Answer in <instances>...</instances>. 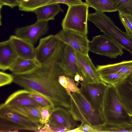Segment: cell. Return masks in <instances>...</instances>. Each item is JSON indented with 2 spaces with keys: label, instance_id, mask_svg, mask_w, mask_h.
<instances>
[{
  "label": "cell",
  "instance_id": "obj_1",
  "mask_svg": "<svg viewBox=\"0 0 132 132\" xmlns=\"http://www.w3.org/2000/svg\"><path fill=\"white\" fill-rule=\"evenodd\" d=\"M65 46L64 43L59 40L53 54L45 62L28 72L12 74L13 82L16 84L46 97L55 107L69 110L70 96L58 81L59 76L65 72L62 65Z\"/></svg>",
  "mask_w": 132,
  "mask_h": 132
},
{
  "label": "cell",
  "instance_id": "obj_2",
  "mask_svg": "<svg viewBox=\"0 0 132 132\" xmlns=\"http://www.w3.org/2000/svg\"><path fill=\"white\" fill-rule=\"evenodd\" d=\"M100 112L107 124H118L132 122V117L121 103L115 86L113 85L108 84Z\"/></svg>",
  "mask_w": 132,
  "mask_h": 132
},
{
  "label": "cell",
  "instance_id": "obj_3",
  "mask_svg": "<svg viewBox=\"0 0 132 132\" xmlns=\"http://www.w3.org/2000/svg\"><path fill=\"white\" fill-rule=\"evenodd\" d=\"M70 107L69 111L76 121L91 125H104L105 121L100 112L95 110L82 91L71 92Z\"/></svg>",
  "mask_w": 132,
  "mask_h": 132
},
{
  "label": "cell",
  "instance_id": "obj_4",
  "mask_svg": "<svg viewBox=\"0 0 132 132\" xmlns=\"http://www.w3.org/2000/svg\"><path fill=\"white\" fill-rule=\"evenodd\" d=\"M88 20L132 55V37L119 29L103 12L96 11L95 13L89 14Z\"/></svg>",
  "mask_w": 132,
  "mask_h": 132
},
{
  "label": "cell",
  "instance_id": "obj_5",
  "mask_svg": "<svg viewBox=\"0 0 132 132\" xmlns=\"http://www.w3.org/2000/svg\"><path fill=\"white\" fill-rule=\"evenodd\" d=\"M89 6L86 2L69 6L61 25L63 29L72 30L87 35Z\"/></svg>",
  "mask_w": 132,
  "mask_h": 132
},
{
  "label": "cell",
  "instance_id": "obj_6",
  "mask_svg": "<svg viewBox=\"0 0 132 132\" xmlns=\"http://www.w3.org/2000/svg\"><path fill=\"white\" fill-rule=\"evenodd\" d=\"M123 48L110 37L104 34L94 37L89 42V51L111 58L123 54Z\"/></svg>",
  "mask_w": 132,
  "mask_h": 132
},
{
  "label": "cell",
  "instance_id": "obj_7",
  "mask_svg": "<svg viewBox=\"0 0 132 132\" xmlns=\"http://www.w3.org/2000/svg\"><path fill=\"white\" fill-rule=\"evenodd\" d=\"M54 35L57 39L71 47L75 51L89 56L90 41L86 35L71 30L63 29Z\"/></svg>",
  "mask_w": 132,
  "mask_h": 132
},
{
  "label": "cell",
  "instance_id": "obj_8",
  "mask_svg": "<svg viewBox=\"0 0 132 132\" xmlns=\"http://www.w3.org/2000/svg\"><path fill=\"white\" fill-rule=\"evenodd\" d=\"M48 29V21L37 20L31 25L16 28L15 34L34 45L40 38L47 33Z\"/></svg>",
  "mask_w": 132,
  "mask_h": 132
},
{
  "label": "cell",
  "instance_id": "obj_9",
  "mask_svg": "<svg viewBox=\"0 0 132 132\" xmlns=\"http://www.w3.org/2000/svg\"><path fill=\"white\" fill-rule=\"evenodd\" d=\"M81 91L96 111L100 112L104 96L108 84L101 81L96 84H88L81 81Z\"/></svg>",
  "mask_w": 132,
  "mask_h": 132
},
{
  "label": "cell",
  "instance_id": "obj_10",
  "mask_svg": "<svg viewBox=\"0 0 132 132\" xmlns=\"http://www.w3.org/2000/svg\"><path fill=\"white\" fill-rule=\"evenodd\" d=\"M0 116L9 120L19 130L38 132L44 125L35 122L0 105Z\"/></svg>",
  "mask_w": 132,
  "mask_h": 132
},
{
  "label": "cell",
  "instance_id": "obj_11",
  "mask_svg": "<svg viewBox=\"0 0 132 132\" xmlns=\"http://www.w3.org/2000/svg\"><path fill=\"white\" fill-rule=\"evenodd\" d=\"M77 64L84 81L88 84H96L101 81L97 68L89 56L75 51Z\"/></svg>",
  "mask_w": 132,
  "mask_h": 132
},
{
  "label": "cell",
  "instance_id": "obj_12",
  "mask_svg": "<svg viewBox=\"0 0 132 132\" xmlns=\"http://www.w3.org/2000/svg\"><path fill=\"white\" fill-rule=\"evenodd\" d=\"M48 123L51 130L54 128L62 127L68 131L79 126L69 110L60 107H56L52 109Z\"/></svg>",
  "mask_w": 132,
  "mask_h": 132
},
{
  "label": "cell",
  "instance_id": "obj_13",
  "mask_svg": "<svg viewBox=\"0 0 132 132\" xmlns=\"http://www.w3.org/2000/svg\"><path fill=\"white\" fill-rule=\"evenodd\" d=\"M59 40L55 35H50L41 38L35 48V59L41 64L48 60L55 50Z\"/></svg>",
  "mask_w": 132,
  "mask_h": 132
},
{
  "label": "cell",
  "instance_id": "obj_14",
  "mask_svg": "<svg viewBox=\"0 0 132 132\" xmlns=\"http://www.w3.org/2000/svg\"><path fill=\"white\" fill-rule=\"evenodd\" d=\"M114 86L121 103L132 117V73Z\"/></svg>",
  "mask_w": 132,
  "mask_h": 132
},
{
  "label": "cell",
  "instance_id": "obj_15",
  "mask_svg": "<svg viewBox=\"0 0 132 132\" xmlns=\"http://www.w3.org/2000/svg\"><path fill=\"white\" fill-rule=\"evenodd\" d=\"M31 91L26 89L18 90L11 94L1 105L12 106H43L30 96Z\"/></svg>",
  "mask_w": 132,
  "mask_h": 132
},
{
  "label": "cell",
  "instance_id": "obj_16",
  "mask_svg": "<svg viewBox=\"0 0 132 132\" xmlns=\"http://www.w3.org/2000/svg\"><path fill=\"white\" fill-rule=\"evenodd\" d=\"M18 56L11 40L9 39L0 43V69H9Z\"/></svg>",
  "mask_w": 132,
  "mask_h": 132
},
{
  "label": "cell",
  "instance_id": "obj_17",
  "mask_svg": "<svg viewBox=\"0 0 132 132\" xmlns=\"http://www.w3.org/2000/svg\"><path fill=\"white\" fill-rule=\"evenodd\" d=\"M62 65L67 76L74 78L76 75L79 74L82 77L77 64L75 51L66 44L63 54Z\"/></svg>",
  "mask_w": 132,
  "mask_h": 132
},
{
  "label": "cell",
  "instance_id": "obj_18",
  "mask_svg": "<svg viewBox=\"0 0 132 132\" xmlns=\"http://www.w3.org/2000/svg\"><path fill=\"white\" fill-rule=\"evenodd\" d=\"M9 39L12 42L19 57L35 59V48L34 45L15 35L10 36Z\"/></svg>",
  "mask_w": 132,
  "mask_h": 132
},
{
  "label": "cell",
  "instance_id": "obj_19",
  "mask_svg": "<svg viewBox=\"0 0 132 132\" xmlns=\"http://www.w3.org/2000/svg\"><path fill=\"white\" fill-rule=\"evenodd\" d=\"M99 74L116 72L128 75L132 73V60L102 65L97 66Z\"/></svg>",
  "mask_w": 132,
  "mask_h": 132
},
{
  "label": "cell",
  "instance_id": "obj_20",
  "mask_svg": "<svg viewBox=\"0 0 132 132\" xmlns=\"http://www.w3.org/2000/svg\"><path fill=\"white\" fill-rule=\"evenodd\" d=\"M59 4H46L35 9L34 12L36 15L37 20L48 21L54 20L57 15L61 11L63 12Z\"/></svg>",
  "mask_w": 132,
  "mask_h": 132
},
{
  "label": "cell",
  "instance_id": "obj_21",
  "mask_svg": "<svg viewBox=\"0 0 132 132\" xmlns=\"http://www.w3.org/2000/svg\"><path fill=\"white\" fill-rule=\"evenodd\" d=\"M5 106L8 109L16 112L33 121L42 124V117L40 111V108L42 106Z\"/></svg>",
  "mask_w": 132,
  "mask_h": 132
},
{
  "label": "cell",
  "instance_id": "obj_22",
  "mask_svg": "<svg viewBox=\"0 0 132 132\" xmlns=\"http://www.w3.org/2000/svg\"><path fill=\"white\" fill-rule=\"evenodd\" d=\"M40 64L35 59H26L18 57L9 70L12 74H23L31 71Z\"/></svg>",
  "mask_w": 132,
  "mask_h": 132
},
{
  "label": "cell",
  "instance_id": "obj_23",
  "mask_svg": "<svg viewBox=\"0 0 132 132\" xmlns=\"http://www.w3.org/2000/svg\"><path fill=\"white\" fill-rule=\"evenodd\" d=\"M89 7L102 12L117 11L116 0H85Z\"/></svg>",
  "mask_w": 132,
  "mask_h": 132
},
{
  "label": "cell",
  "instance_id": "obj_24",
  "mask_svg": "<svg viewBox=\"0 0 132 132\" xmlns=\"http://www.w3.org/2000/svg\"><path fill=\"white\" fill-rule=\"evenodd\" d=\"M58 81L68 94L71 92L79 93L81 91L76 84L74 78L66 75L65 72L59 76Z\"/></svg>",
  "mask_w": 132,
  "mask_h": 132
},
{
  "label": "cell",
  "instance_id": "obj_25",
  "mask_svg": "<svg viewBox=\"0 0 132 132\" xmlns=\"http://www.w3.org/2000/svg\"><path fill=\"white\" fill-rule=\"evenodd\" d=\"M52 0H29L26 2L20 1L18 6L20 10L26 12H34L36 9L47 4Z\"/></svg>",
  "mask_w": 132,
  "mask_h": 132
},
{
  "label": "cell",
  "instance_id": "obj_26",
  "mask_svg": "<svg viewBox=\"0 0 132 132\" xmlns=\"http://www.w3.org/2000/svg\"><path fill=\"white\" fill-rule=\"evenodd\" d=\"M128 75L116 72L100 75L101 81L114 86L122 81Z\"/></svg>",
  "mask_w": 132,
  "mask_h": 132
},
{
  "label": "cell",
  "instance_id": "obj_27",
  "mask_svg": "<svg viewBox=\"0 0 132 132\" xmlns=\"http://www.w3.org/2000/svg\"><path fill=\"white\" fill-rule=\"evenodd\" d=\"M102 132H132V122L118 124L105 123L102 126Z\"/></svg>",
  "mask_w": 132,
  "mask_h": 132
},
{
  "label": "cell",
  "instance_id": "obj_28",
  "mask_svg": "<svg viewBox=\"0 0 132 132\" xmlns=\"http://www.w3.org/2000/svg\"><path fill=\"white\" fill-rule=\"evenodd\" d=\"M117 11L132 15V0H116Z\"/></svg>",
  "mask_w": 132,
  "mask_h": 132
},
{
  "label": "cell",
  "instance_id": "obj_29",
  "mask_svg": "<svg viewBox=\"0 0 132 132\" xmlns=\"http://www.w3.org/2000/svg\"><path fill=\"white\" fill-rule=\"evenodd\" d=\"M119 15L126 32L132 37V15L120 12H119Z\"/></svg>",
  "mask_w": 132,
  "mask_h": 132
},
{
  "label": "cell",
  "instance_id": "obj_30",
  "mask_svg": "<svg viewBox=\"0 0 132 132\" xmlns=\"http://www.w3.org/2000/svg\"><path fill=\"white\" fill-rule=\"evenodd\" d=\"M30 96L43 106L53 109L55 107L52 102L46 97L37 93L31 92Z\"/></svg>",
  "mask_w": 132,
  "mask_h": 132
},
{
  "label": "cell",
  "instance_id": "obj_31",
  "mask_svg": "<svg viewBox=\"0 0 132 132\" xmlns=\"http://www.w3.org/2000/svg\"><path fill=\"white\" fill-rule=\"evenodd\" d=\"M103 125L93 126L81 123L79 127L82 132H102V126Z\"/></svg>",
  "mask_w": 132,
  "mask_h": 132
},
{
  "label": "cell",
  "instance_id": "obj_32",
  "mask_svg": "<svg viewBox=\"0 0 132 132\" xmlns=\"http://www.w3.org/2000/svg\"><path fill=\"white\" fill-rule=\"evenodd\" d=\"M52 109L46 107H41L40 111L42 124L44 125L49 122Z\"/></svg>",
  "mask_w": 132,
  "mask_h": 132
},
{
  "label": "cell",
  "instance_id": "obj_33",
  "mask_svg": "<svg viewBox=\"0 0 132 132\" xmlns=\"http://www.w3.org/2000/svg\"><path fill=\"white\" fill-rule=\"evenodd\" d=\"M14 78L12 74H10L3 71L0 72V86L10 84L13 82Z\"/></svg>",
  "mask_w": 132,
  "mask_h": 132
},
{
  "label": "cell",
  "instance_id": "obj_34",
  "mask_svg": "<svg viewBox=\"0 0 132 132\" xmlns=\"http://www.w3.org/2000/svg\"><path fill=\"white\" fill-rule=\"evenodd\" d=\"M84 3L81 0H52L47 4L55 3H61L66 4L69 7L73 5L82 4Z\"/></svg>",
  "mask_w": 132,
  "mask_h": 132
},
{
  "label": "cell",
  "instance_id": "obj_35",
  "mask_svg": "<svg viewBox=\"0 0 132 132\" xmlns=\"http://www.w3.org/2000/svg\"><path fill=\"white\" fill-rule=\"evenodd\" d=\"M20 3V0H0V9L4 5L8 6L12 9L18 6Z\"/></svg>",
  "mask_w": 132,
  "mask_h": 132
},
{
  "label": "cell",
  "instance_id": "obj_36",
  "mask_svg": "<svg viewBox=\"0 0 132 132\" xmlns=\"http://www.w3.org/2000/svg\"><path fill=\"white\" fill-rule=\"evenodd\" d=\"M67 132H82L79 129L78 126L74 129L70 130Z\"/></svg>",
  "mask_w": 132,
  "mask_h": 132
},
{
  "label": "cell",
  "instance_id": "obj_37",
  "mask_svg": "<svg viewBox=\"0 0 132 132\" xmlns=\"http://www.w3.org/2000/svg\"><path fill=\"white\" fill-rule=\"evenodd\" d=\"M21 1L24 2H28L29 0H20Z\"/></svg>",
  "mask_w": 132,
  "mask_h": 132
}]
</instances>
